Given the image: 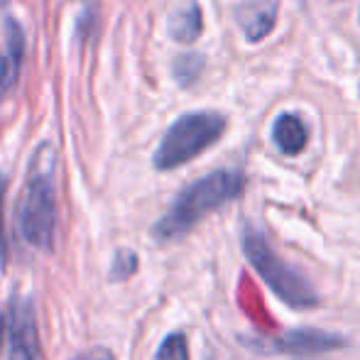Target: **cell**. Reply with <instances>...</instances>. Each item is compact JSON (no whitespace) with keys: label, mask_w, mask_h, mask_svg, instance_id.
Instances as JSON below:
<instances>
[{"label":"cell","mask_w":360,"mask_h":360,"mask_svg":"<svg viewBox=\"0 0 360 360\" xmlns=\"http://www.w3.org/2000/svg\"><path fill=\"white\" fill-rule=\"evenodd\" d=\"M309 140V128L297 113H282L277 115L275 125H272V143L277 145V150L287 157H294L307 147Z\"/></svg>","instance_id":"9"},{"label":"cell","mask_w":360,"mask_h":360,"mask_svg":"<svg viewBox=\"0 0 360 360\" xmlns=\"http://www.w3.org/2000/svg\"><path fill=\"white\" fill-rule=\"evenodd\" d=\"M8 360H39L37 321L27 299H13L8 316Z\"/></svg>","instance_id":"6"},{"label":"cell","mask_w":360,"mask_h":360,"mask_svg":"<svg viewBox=\"0 0 360 360\" xmlns=\"http://www.w3.org/2000/svg\"><path fill=\"white\" fill-rule=\"evenodd\" d=\"M245 191V174L238 169H216L191 181L176 194L167 214L152 226L157 243H172L184 238L201 218L214 214L221 206L240 199Z\"/></svg>","instance_id":"2"},{"label":"cell","mask_w":360,"mask_h":360,"mask_svg":"<svg viewBox=\"0 0 360 360\" xmlns=\"http://www.w3.org/2000/svg\"><path fill=\"white\" fill-rule=\"evenodd\" d=\"M277 0H245L238 10V20L243 25V34L248 42H262L277 25Z\"/></svg>","instance_id":"7"},{"label":"cell","mask_w":360,"mask_h":360,"mask_svg":"<svg viewBox=\"0 0 360 360\" xmlns=\"http://www.w3.org/2000/svg\"><path fill=\"white\" fill-rule=\"evenodd\" d=\"M5 331H8V316L0 311V353H3V341H5Z\"/></svg>","instance_id":"15"},{"label":"cell","mask_w":360,"mask_h":360,"mask_svg":"<svg viewBox=\"0 0 360 360\" xmlns=\"http://www.w3.org/2000/svg\"><path fill=\"white\" fill-rule=\"evenodd\" d=\"M5 189H8V179L0 174V265L5 262V255H8V238H5Z\"/></svg>","instance_id":"14"},{"label":"cell","mask_w":360,"mask_h":360,"mask_svg":"<svg viewBox=\"0 0 360 360\" xmlns=\"http://www.w3.org/2000/svg\"><path fill=\"white\" fill-rule=\"evenodd\" d=\"M346 338L331 331H319V328H294L285 336H277L272 341H250V348L260 353H280L292 358H314L343 348Z\"/></svg>","instance_id":"5"},{"label":"cell","mask_w":360,"mask_h":360,"mask_svg":"<svg viewBox=\"0 0 360 360\" xmlns=\"http://www.w3.org/2000/svg\"><path fill=\"white\" fill-rule=\"evenodd\" d=\"M22 57H25V32L18 25V20H8L5 22V54L0 57V103H3L8 91L18 81Z\"/></svg>","instance_id":"8"},{"label":"cell","mask_w":360,"mask_h":360,"mask_svg":"<svg viewBox=\"0 0 360 360\" xmlns=\"http://www.w3.org/2000/svg\"><path fill=\"white\" fill-rule=\"evenodd\" d=\"M155 360H189V343L184 333H169L157 348Z\"/></svg>","instance_id":"12"},{"label":"cell","mask_w":360,"mask_h":360,"mask_svg":"<svg viewBox=\"0 0 360 360\" xmlns=\"http://www.w3.org/2000/svg\"><path fill=\"white\" fill-rule=\"evenodd\" d=\"M79 360H110V356H105V353H91V356H84Z\"/></svg>","instance_id":"16"},{"label":"cell","mask_w":360,"mask_h":360,"mask_svg":"<svg viewBox=\"0 0 360 360\" xmlns=\"http://www.w3.org/2000/svg\"><path fill=\"white\" fill-rule=\"evenodd\" d=\"M138 270V255L133 250H118L113 257V270H110V280L123 282Z\"/></svg>","instance_id":"13"},{"label":"cell","mask_w":360,"mask_h":360,"mask_svg":"<svg viewBox=\"0 0 360 360\" xmlns=\"http://www.w3.org/2000/svg\"><path fill=\"white\" fill-rule=\"evenodd\" d=\"M18 233L39 252L54 250L57 236V150L42 143L34 150L18 204Z\"/></svg>","instance_id":"1"},{"label":"cell","mask_w":360,"mask_h":360,"mask_svg":"<svg viewBox=\"0 0 360 360\" xmlns=\"http://www.w3.org/2000/svg\"><path fill=\"white\" fill-rule=\"evenodd\" d=\"M226 133V118L214 110H199V113H186L176 118L160 140L152 157V165L160 172H169L186 165L211 145L221 140Z\"/></svg>","instance_id":"4"},{"label":"cell","mask_w":360,"mask_h":360,"mask_svg":"<svg viewBox=\"0 0 360 360\" xmlns=\"http://www.w3.org/2000/svg\"><path fill=\"white\" fill-rule=\"evenodd\" d=\"M201 69H204V57H199V54H184V57L174 59V79L179 81V86L194 84Z\"/></svg>","instance_id":"11"},{"label":"cell","mask_w":360,"mask_h":360,"mask_svg":"<svg viewBox=\"0 0 360 360\" xmlns=\"http://www.w3.org/2000/svg\"><path fill=\"white\" fill-rule=\"evenodd\" d=\"M243 255L248 257L255 272L262 277L267 287L292 309H311L319 304V294L314 292L311 282L294 270L289 262L282 260L267 238L255 228H245L243 231Z\"/></svg>","instance_id":"3"},{"label":"cell","mask_w":360,"mask_h":360,"mask_svg":"<svg viewBox=\"0 0 360 360\" xmlns=\"http://www.w3.org/2000/svg\"><path fill=\"white\" fill-rule=\"evenodd\" d=\"M204 32V13L196 0H186L181 8H176L169 18V34L174 42L191 44Z\"/></svg>","instance_id":"10"}]
</instances>
